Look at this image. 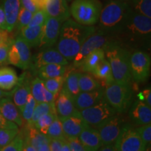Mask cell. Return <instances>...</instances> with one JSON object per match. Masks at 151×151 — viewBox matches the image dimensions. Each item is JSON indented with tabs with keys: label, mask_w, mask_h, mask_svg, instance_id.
I'll return each mask as SVG.
<instances>
[{
	"label": "cell",
	"mask_w": 151,
	"mask_h": 151,
	"mask_svg": "<svg viewBox=\"0 0 151 151\" xmlns=\"http://www.w3.org/2000/svg\"><path fill=\"white\" fill-rule=\"evenodd\" d=\"M96 30L93 26L83 25L69 18L62 22L56 49L68 62L73 61L83 43Z\"/></svg>",
	"instance_id": "1"
},
{
	"label": "cell",
	"mask_w": 151,
	"mask_h": 151,
	"mask_svg": "<svg viewBox=\"0 0 151 151\" xmlns=\"http://www.w3.org/2000/svg\"><path fill=\"white\" fill-rule=\"evenodd\" d=\"M151 18L130 11L116 35L127 45L148 44L150 40Z\"/></svg>",
	"instance_id": "2"
},
{
	"label": "cell",
	"mask_w": 151,
	"mask_h": 151,
	"mask_svg": "<svg viewBox=\"0 0 151 151\" xmlns=\"http://www.w3.org/2000/svg\"><path fill=\"white\" fill-rule=\"evenodd\" d=\"M106 60L110 64L113 80L117 83L131 85L129 68L130 52L118 41H111L103 48Z\"/></svg>",
	"instance_id": "3"
},
{
	"label": "cell",
	"mask_w": 151,
	"mask_h": 151,
	"mask_svg": "<svg viewBox=\"0 0 151 151\" xmlns=\"http://www.w3.org/2000/svg\"><path fill=\"white\" fill-rule=\"evenodd\" d=\"M131 11L129 1L111 0L101 9L99 18V29L106 33L117 34Z\"/></svg>",
	"instance_id": "4"
},
{
	"label": "cell",
	"mask_w": 151,
	"mask_h": 151,
	"mask_svg": "<svg viewBox=\"0 0 151 151\" xmlns=\"http://www.w3.org/2000/svg\"><path fill=\"white\" fill-rule=\"evenodd\" d=\"M102 5L99 0H73L69 12L73 20L85 26H93L99 21Z\"/></svg>",
	"instance_id": "5"
},
{
	"label": "cell",
	"mask_w": 151,
	"mask_h": 151,
	"mask_svg": "<svg viewBox=\"0 0 151 151\" xmlns=\"http://www.w3.org/2000/svg\"><path fill=\"white\" fill-rule=\"evenodd\" d=\"M133 88L131 85L119 84L113 81L104 90V98L118 113H124L132 104Z\"/></svg>",
	"instance_id": "6"
},
{
	"label": "cell",
	"mask_w": 151,
	"mask_h": 151,
	"mask_svg": "<svg viewBox=\"0 0 151 151\" xmlns=\"http://www.w3.org/2000/svg\"><path fill=\"white\" fill-rule=\"evenodd\" d=\"M80 114L88 125L97 129L109 119L116 116L117 112L103 98L95 105L80 111Z\"/></svg>",
	"instance_id": "7"
},
{
	"label": "cell",
	"mask_w": 151,
	"mask_h": 151,
	"mask_svg": "<svg viewBox=\"0 0 151 151\" xmlns=\"http://www.w3.org/2000/svg\"><path fill=\"white\" fill-rule=\"evenodd\" d=\"M110 35L105 32L97 29L91 36H90L81 47L78 54L73 60V67L80 68L83 60L90 52L99 48H103L107 43L110 42Z\"/></svg>",
	"instance_id": "8"
},
{
	"label": "cell",
	"mask_w": 151,
	"mask_h": 151,
	"mask_svg": "<svg viewBox=\"0 0 151 151\" xmlns=\"http://www.w3.org/2000/svg\"><path fill=\"white\" fill-rule=\"evenodd\" d=\"M150 56L144 51L137 50L129 56V68L132 80L142 83L149 78L150 73Z\"/></svg>",
	"instance_id": "9"
},
{
	"label": "cell",
	"mask_w": 151,
	"mask_h": 151,
	"mask_svg": "<svg viewBox=\"0 0 151 151\" xmlns=\"http://www.w3.org/2000/svg\"><path fill=\"white\" fill-rule=\"evenodd\" d=\"M114 145L117 151H143L146 148L136 129L127 124L124 126Z\"/></svg>",
	"instance_id": "10"
},
{
	"label": "cell",
	"mask_w": 151,
	"mask_h": 151,
	"mask_svg": "<svg viewBox=\"0 0 151 151\" xmlns=\"http://www.w3.org/2000/svg\"><path fill=\"white\" fill-rule=\"evenodd\" d=\"M125 124L121 117L116 115L97 128L102 146L115 143Z\"/></svg>",
	"instance_id": "11"
},
{
	"label": "cell",
	"mask_w": 151,
	"mask_h": 151,
	"mask_svg": "<svg viewBox=\"0 0 151 151\" xmlns=\"http://www.w3.org/2000/svg\"><path fill=\"white\" fill-rule=\"evenodd\" d=\"M48 64H57L67 66L69 62L62 55V54L57 50L56 48H49L43 49L40 52L32 57L30 68L35 71L39 68Z\"/></svg>",
	"instance_id": "12"
},
{
	"label": "cell",
	"mask_w": 151,
	"mask_h": 151,
	"mask_svg": "<svg viewBox=\"0 0 151 151\" xmlns=\"http://www.w3.org/2000/svg\"><path fill=\"white\" fill-rule=\"evenodd\" d=\"M62 24V22L57 19L48 17L43 25L39 48L43 50L55 46L59 38Z\"/></svg>",
	"instance_id": "13"
},
{
	"label": "cell",
	"mask_w": 151,
	"mask_h": 151,
	"mask_svg": "<svg viewBox=\"0 0 151 151\" xmlns=\"http://www.w3.org/2000/svg\"><path fill=\"white\" fill-rule=\"evenodd\" d=\"M31 81L27 73H22L20 78H18V82L14 88V90L11 91L13 101L20 111L25 105L28 96L31 93Z\"/></svg>",
	"instance_id": "14"
},
{
	"label": "cell",
	"mask_w": 151,
	"mask_h": 151,
	"mask_svg": "<svg viewBox=\"0 0 151 151\" xmlns=\"http://www.w3.org/2000/svg\"><path fill=\"white\" fill-rule=\"evenodd\" d=\"M55 106L57 116L59 119L80 115V111L75 107L72 98L62 90L56 97Z\"/></svg>",
	"instance_id": "15"
},
{
	"label": "cell",
	"mask_w": 151,
	"mask_h": 151,
	"mask_svg": "<svg viewBox=\"0 0 151 151\" xmlns=\"http://www.w3.org/2000/svg\"><path fill=\"white\" fill-rule=\"evenodd\" d=\"M43 10L49 17L64 22L70 18L69 8L65 0H45Z\"/></svg>",
	"instance_id": "16"
},
{
	"label": "cell",
	"mask_w": 151,
	"mask_h": 151,
	"mask_svg": "<svg viewBox=\"0 0 151 151\" xmlns=\"http://www.w3.org/2000/svg\"><path fill=\"white\" fill-rule=\"evenodd\" d=\"M104 98L103 88L91 92H81L73 98L75 107L80 111L95 105Z\"/></svg>",
	"instance_id": "17"
},
{
	"label": "cell",
	"mask_w": 151,
	"mask_h": 151,
	"mask_svg": "<svg viewBox=\"0 0 151 151\" xmlns=\"http://www.w3.org/2000/svg\"><path fill=\"white\" fill-rule=\"evenodd\" d=\"M0 113L6 120L14 122L18 127L23 126L24 121L20 111L10 97H4L0 99Z\"/></svg>",
	"instance_id": "18"
},
{
	"label": "cell",
	"mask_w": 151,
	"mask_h": 151,
	"mask_svg": "<svg viewBox=\"0 0 151 151\" xmlns=\"http://www.w3.org/2000/svg\"><path fill=\"white\" fill-rule=\"evenodd\" d=\"M60 120L61 121L62 129L66 139L78 137L82 130L88 125L82 118L81 114L78 116L60 118Z\"/></svg>",
	"instance_id": "19"
},
{
	"label": "cell",
	"mask_w": 151,
	"mask_h": 151,
	"mask_svg": "<svg viewBox=\"0 0 151 151\" xmlns=\"http://www.w3.org/2000/svg\"><path fill=\"white\" fill-rule=\"evenodd\" d=\"M131 120L137 125H143L151 122V107L144 101L137 100L129 111Z\"/></svg>",
	"instance_id": "20"
},
{
	"label": "cell",
	"mask_w": 151,
	"mask_h": 151,
	"mask_svg": "<svg viewBox=\"0 0 151 151\" xmlns=\"http://www.w3.org/2000/svg\"><path fill=\"white\" fill-rule=\"evenodd\" d=\"M78 139L86 151H97L102 146L99 132L90 125H87L82 130Z\"/></svg>",
	"instance_id": "21"
},
{
	"label": "cell",
	"mask_w": 151,
	"mask_h": 151,
	"mask_svg": "<svg viewBox=\"0 0 151 151\" xmlns=\"http://www.w3.org/2000/svg\"><path fill=\"white\" fill-rule=\"evenodd\" d=\"M30 89L31 94L37 103L46 102L53 104L55 101L56 96L46 90L43 80L38 77L31 81Z\"/></svg>",
	"instance_id": "22"
},
{
	"label": "cell",
	"mask_w": 151,
	"mask_h": 151,
	"mask_svg": "<svg viewBox=\"0 0 151 151\" xmlns=\"http://www.w3.org/2000/svg\"><path fill=\"white\" fill-rule=\"evenodd\" d=\"M1 5L4 11L7 30L12 32L16 28L17 18L21 7L20 0H2Z\"/></svg>",
	"instance_id": "23"
},
{
	"label": "cell",
	"mask_w": 151,
	"mask_h": 151,
	"mask_svg": "<svg viewBox=\"0 0 151 151\" xmlns=\"http://www.w3.org/2000/svg\"><path fill=\"white\" fill-rule=\"evenodd\" d=\"M14 44L20 60V68L24 70L29 69L32 60L29 46L20 35H18L15 38Z\"/></svg>",
	"instance_id": "24"
},
{
	"label": "cell",
	"mask_w": 151,
	"mask_h": 151,
	"mask_svg": "<svg viewBox=\"0 0 151 151\" xmlns=\"http://www.w3.org/2000/svg\"><path fill=\"white\" fill-rule=\"evenodd\" d=\"M36 72L37 73L38 78L41 80H46L56 77L65 76L67 72V67L57 64H48L39 68Z\"/></svg>",
	"instance_id": "25"
},
{
	"label": "cell",
	"mask_w": 151,
	"mask_h": 151,
	"mask_svg": "<svg viewBox=\"0 0 151 151\" xmlns=\"http://www.w3.org/2000/svg\"><path fill=\"white\" fill-rule=\"evenodd\" d=\"M104 58L105 52L104 49H97L85 58L81 63L80 68L84 72L92 73Z\"/></svg>",
	"instance_id": "26"
},
{
	"label": "cell",
	"mask_w": 151,
	"mask_h": 151,
	"mask_svg": "<svg viewBox=\"0 0 151 151\" xmlns=\"http://www.w3.org/2000/svg\"><path fill=\"white\" fill-rule=\"evenodd\" d=\"M18 82V77L14 69L10 67L0 68V89L11 91Z\"/></svg>",
	"instance_id": "27"
},
{
	"label": "cell",
	"mask_w": 151,
	"mask_h": 151,
	"mask_svg": "<svg viewBox=\"0 0 151 151\" xmlns=\"http://www.w3.org/2000/svg\"><path fill=\"white\" fill-rule=\"evenodd\" d=\"M43 27V26H37L32 27H25L19 32V35L27 43L30 48L39 47L42 36Z\"/></svg>",
	"instance_id": "28"
},
{
	"label": "cell",
	"mask_w": 151,
	"mask_h": 151,
	"mask_svg": "<svg viewBox=\"0 0 151 151\" xmlns=\"http://www.w3.org/2000/svg\"><path fill=\"white\" fill-rule=\"evenodd\" d=\"M81 72L73 71L68 73L67 76L65 77V81L61 90L65 92L72 99L81 92L78 86V78Z\"/></svg>",
	"instance_id": "29"
},
{
	"label": "cell",
	"mask_w": 151,
	"mask_h": 151,
	"mask_svg": "<svg viewBox=\"0 0 151 151\" xmlns=\"http://www.w3.org/2000/svg\"><path fill=\"white\" fill-rule=\"evenodd\" d=\"M91 74H92L97 79L101 80L106 86L107 84L113 82L112 71L110 64L106 59H104L96 67Z\"/></svg>",
	"instance_id": "30"
},
{
	"label": "cell",
	"mask_w": 151,
	"mask_h": 151,
	"mask_svg": "<svg viewBox=\"0 0 151 151\" xmlns=\"http://www.w3.org/2000/svg\"><path fill=\"white\" fill-rule=\"evenodd\" d=\"M78 86L81 92H91L101 88V83L91 73H81Z\"/></svg>",
	"instance_id": "31"
},
{
	"label": "cell",
	"mask_w": 151,
	"mask_h": 151,
	"mask_svg": "<svg viewBox=\"0 0 151 151\" xmlns=\"http://www.w3.org/2000/svg\"><path fill=\"white\" fill-rule=\"evenodd\" d=\"M24 135L36 150L45 143L50 142V139L46 134H43L34 127H27V132Z\"/></svg>",
	"instance_id": "32"
},
{
	"label": "cell",
	"mask_w": 151,
	"mask_h": 151,
	"mask_svg": "<svg viewBox=\"0 0 151 151\" xmlns=\"http://www.w3.org/2000/svg\"><path fill=\"white\" fill-rule=\"evenodd\" d=\"M48 113H55L56 114L55 103H37L35 110H34L32 117L30 122L27 124V127H33L38 119L43 116V115L48 114Z\"/></svg>",
	"instance_id": "33"
},
{
	"label": "cell",
	"mask_w": 151,
	"mask_h": 151,
	"mask_svg": "<svg viewBox=\"0 0 151 151\" xmlns=\"http://www.w3.org/2000/svg\"><path fill=\"white\" fill-rule=\"evenodd\" d=\"M129 3L134 12L151 18V0H130Z\"/></svg>",
	"instance_id": "34"
},
{
	"label": "cell",
	"mask_w": 151,
	"mask_h": 151,
	"mask_svg": "<svg viewBox=\"0 0 151 151\" xmlns=\"http://www.w3.org/2000/svg\"><path fill=\"white\" fill-rule=\"evenodd\" d=\"M20 132L19 127L0 128V148L10 143Z\"/></svg>",
	"instance_id": "35"
},
{
	"label": "cell",
	"mask_w": 151,
	"mask_h": 151,
	"mask_svg": "<svg viewBox=\"0 0 151 151\" xmlns=\"http://www.w3.org/2000/svg\"><path fill=\"white\" fill-rule=\"evenodd\" d=\"M57 118H58V116H57V114H55V113L45 114L38 119L33 127L39 130V132H41L43 134L46 135L47 130H48L49 126L51 124L52 122Z\"/></svg>",
	"instance_id": "36"
},
{
	"label": "cell",
	"mask_w": 151,
	"mask_h": 151,
	"mask_svg": "<svg viewBox=\"0 0 151 151\" xmlns=\"http://www.w3.org/2000/svg\"><path fill=\"white\" fill-rule=\"evenodd\" d=\"M46 136L50 139H61V140L66 139L63 129H62L61 121L59 118H57L49 126L47 130Z\"/></svg>",
	"instance_id": "37"
},
{
	"label": "cell",
	"mask_w": 151,
	"mask_h": 151,
	"mask_svg": "<svg viewBox=\"0 0 151 151\" xmlns=\"http://www.w3.org/2000/svg\"><path fill=\"white\" fill-rule=\"evenodd\" d=\"M43 81L46 90L57 97L58 94L60 93V92L61 91L62 86H63L65 76L48 78L46 79V80H43Z\"/></svg>",
	"instance_id": "38"
},
{
	"label": "cell",
	"mask_w": 151,
	"mask_h": 151,
	"mask_svg": "<svg viewBox=\"0 0 151 151\" xmlns=\"http://www.w3.org/2000/svg\"><path fill=\"white\" fill-rule=\"evenodd\" d=\"M37 105V101L34 99L31 93L29 94L27 98V101L26 102L25 105L20 111V113H21V116L23 121L26 122V124H28L31 120L32 117L34 110Z\"/></svg>",
	"instance_id": "39"
},
{
	"label": "cell",
	"mask_w": 151,
	"mask_h": 151,
	"mask_svg": "<svg viewBox=\"0 0 151 151\" xmlns=\"http://www.w3.org/2000/svg\"><path fill=\"white\" fill-rule=\"evenodd\" d=\"M32 15V13L30 12L29 11L27 10V9H24L23 6H21L20 11H19L18 18H17V22L16 25L17 31L20 32L22 28L27 27L28 24L29 23L30 20H31Z\"/></svg>",
	"instance_id": "40"
},
{
	"label": "cell",
	"mask_w": 151,
	"mask_h": 151,
	"mask_svg": "<svg viewBox=\"0 0 151 151\" xmlns=\"http://www.w3.org/2000/svg\"><path fill=\"white\" fill-rule=\"evenodd\" d=\"M48 16L43 9H39V11L34 13L27 27H32L37 26H43L48 20Z\"/></svg>",
	"instance_id": "41"
},
{
	"label": "cell",
	"mask_w": 151,
	"mask_h": 151,
	"mask_svg": "<svg viewBox=\"0 0 151 151\" xmlns=\"http://www.w3.org/2000/svg\"><path fill=\"white\" fill-rule=\"evenodd\" d=\"M24 135L23 133L20 132L16 138L7 146L0 148V151H22L23 145Z\"/></svg>",
	"instance_id": "42"
},
{
	"label": "cell",
	"mask_w": 151,
	"mask_h": 151,
	"mask_svg": "<svg viewBox=\"0 0 151 151\" xmlns=\"http://www.w3.org/2000/svg\"><path fill=\"white\" fill-rule=\"evenodd\" d=\"M135 129L146 146L150 145L151 142V123L141 125Z\"/></svg>",
	"instance_id": "43"
},
{
	"label": "cell",
	"mask_w": 151,
	"mask_h": 151,
	"mask_svg": "<svg viewBox=\"0 0 151 151\" xmlns=\"http://www.w3.org/2000/svg\"><path fill=\"white\" fill-rule=\"evenodd\" d=\"M67 140L69 143L70 151H86L82 143L79 141L78 137L67 138Z\"/></svg>",
	"instance_id": "44"
},
{
	"label": "cell",
	"mask_w": 151,
	"mask_h": 151,
	"mask_svg": "<svg viewBox=\"0 0 151 151\" xmlns=\"http://www.w3.org/2000/svg\"><path fill=\"white\" fill-rule=\"evenodd\" d=\"M11 46L0 43V65H5L8 63V55Z\"/></svg>",
	"instance_id": "45"
},
{
	"label": "cell",
	"mask_w": 151,
	"mask_h": 151,
	"mask_svg": "<svg viewBox=\"0 0 151 151\" xmlns=\"http://www.w3.org/2000/svg\"><path fill=\"white\" fill-rule=\"evenodd\" d=\"M20 3H21L22 6H23L24 9L29 11L32 14L40 9L36 4L35 0H20Z\"/></svg>",
	"instance_id": "46"
},
{
	"label": "cell",
	"mask_w": 151,
	"mask_h": 151,
	"mask_svg": "<svg viewBox=\"0 0 151 151\" xmlns=\"http://www.w3.org/2000/svg\"><path fill=\"white\" fill-rule=\"evenodd\" d=\"M66 139H65V140H61V139H50L49 146H50V151H61L62 144H63V142Z\"/></svg>",
	"instance_id": "47"
},
{
	"label": "cell",
	"mask_w": 151,
	"mask_h": 151,
	"mask_svg": "<svg viewBox=\"0 0 151 151\" xmlns=\"http://www.w3.org/2000/svg\"><path fill=\"white\" fill-rule=\"evenodd\" d=\"M143 95V101L147 105L151 107V90L150 88H146L141 92Z\"/></svg>",
	"instance_id": "48"
},
{
	"label": "cell",
	"mask_w": 151,
	"mask_h": 151,
	"mask_svg": "<svg viewBox=\"0 0 151 151\" xmlns=\"http://www.w3.org/2000/svg\"><path fill=\"white\" fill-rule=\"evenodd\" d=\"M0 29L7 30L6 20L2 5L0 4Z\"/></svg>",
	"instance_id": "49"
},
{
	"label": "cell",
	"mask_w": 151,
	"mask_h": 151,
	"mask_svg": "<svg viewBox=\"0 0 151 151\" xmlns=\"http://www.w3.org/2000/svg\"><path fill=\"white\" fill-rule=\"evenodd\" d=\"M18 125L14 122H11L6 119L2 116V115L0 113V128H7V127H17Z\"/></svg>",
	"instance_id": "50"
},
{
	"label": "cell",
	"mask_w": 151,
	"mask_h": 151,
	"mask_svg": "<svg viewBox=\"0 0 151 151\" xmlns=\"http://www.w3.org/2000/svg\"><path fill=\"white\" fill-rule=\"evenodd\" d=\"M24 135V134H23ZM22 151H37V150L30 144V143L28 141L27 137L24 135L23 139V145H22Z\"/></svg>",
	"instance_id": "51"
},
{
	"label": "cell",
	"mask_w": 151,
	"mask_h": 151,
	"mask_svg": "<svg viewBox=\"0 0 151 151\" xmlns=\"http://www.w3.org/2000/svg\"><path fill=\"white\" fill-rule=\"evenodd\" d=\"M97 151H117L114 143L109 145H104L100 147V148Z\"/></svg>",
	"instance_id": "52"
},
{
	"label": "cell",
	"mask_w": 151,
	"mask_h": 151,
	"mask_svg": "<svg viewBox=\"0 0 151 151\" xmlns=\"http://www.w3.org/2000/svg\"><path fill=\"white\" fill-rule=\"evenodd\" d=\"M4 97H11V92H6L0 89V99Z\"/></svg>",
	"instance_id": "53"
},
{
	"label": "cell",
	"mask_w": 151,
	"mask_h": 151,
	"mask_svg": "<svg viewBox=\"0 0 151 151\" xmlns=\"http://www.w3.org/2000/svg\"><path fill=\"white\" fill-rule=\"evenodd\" d=\"M37 151H50V146H49V143H45V144L42 145V146H41V147H39V148L37 149Z\"/></svg>",
	"instance_id": "54"
},
{
	"label": "cell",
	"mask_w": 151,
	"mask_h": 151,
	"mask_svg": "<svg viewBox=\"0 0 151 151\" xmlns=\"http://www.w3.org/2000/svg\"><path fill=\"white\" fill-rule=\"evenodd\" d=\"M61 151H70V148H69V143H68L67 139H66V140L63 142Z\"/></svg>",
	"instance_id": "55"
},
{
	"label": "cell",
	"mask_w": 151,
	"mask_h": 151,
	"mask_svg": "<svg viewBox=\"0 0 151 151\" xmlns=\"http://www.w3.org/2000/svg\"><path fill=\"white\" fill-rule=\"evenodd\" d=\"M116 1H129L130 0H116Z\"/></svg>",
	"instance_id": "56"
},
{
	"label": "cell",
	"mask_w": 151,
	"mask_h": 151,
	"mask_svg": "<svg viewBox=\"0 0 151 151\" xmlns=\"http://www.w3.org/2000/svg\"><path fill=\"white\" fill-rule=\"evenodd\" d=\"M66 2H70V1H72V0H65Z\"/></svg>",
	"instance_id": "57"
},
{
	"label": "cell",
	"mask_w": 151,
	"mask_h": 151,
	"mask_svg": "<svg viewBox=\"0 0 151 151\" xmlns=\"http://www.w3.org/2000/svg\"><path fill=\"white\" fill-rule=\"evenodd\" d=\"M143 151H144V150H143Z\"/></svg>",
	"instance_id": "58"
}]
</instances>
